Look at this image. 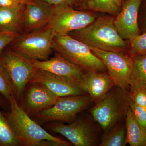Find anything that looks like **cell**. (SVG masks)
<instances>
[{"mask_svg":"<svg viewBox=\"0 0 146 146\" xmlns=\"http://www.w3.org/2000/svg\"><path fill=\"white\" fill-rule=\"evenodd\" d=\"M115 19L112 16L100 17L89 25L70 32L68 35L98 49L125 52L129 44L118 33L114 25Z\"/></svg>","mask_w":146,"mask_h":146,"instance_id":"1","label":"cell"},{"mask_svg":"<svg viewBox=\"0 0 146 146\" xmlns=\"http://www.w3.org/2000/svg\"><path fill=\"white\" fill-rule=\"evenodd\" d=\"M9 102V111L4 114L16 131L20 146H43L44 141H54L62 146L72 145L70 142L52 136L33 119L20 106L15 95Z\"/></svg>","mask_w":146,"mask_h":146,"instance_id":"2","label":"cell"},{"mask_svg":"<svg viewBox=\"0 0 146 146\" xmlns=\"http://www.w3.org/2000/svg\"><path fill=\"white\" fill-rule=\"evenodd\" d=\"M116 86L107 92L90 111L94 119L106 132L125 117L130 107L129 90Z\"/></svg>","mask_w":146,"mask_h":146,"instance_id":"3","label":"cell"},{"mask_svg":"<svg viewBox=\"0 0 146 146\" xmlns=\"http://www.w3.org/2000/svg\"><path fill=\"white\" fill-rule=\"evenodd\" d=\"M55 36L52 30L46 27L36 31L18 35L7 46L30 60H47L54 52Z\"/></svg>","mask_w":146,"mask_h":146,"instance_id":"4","label":"cell"},{"mask_svg":"<svg viewBox=\"0 0 146 146\" xmlns=\"http://www.w3.org/2000/svg\"><path fill=\"white\" fill-rule=\"evenodd\" d=\"M52 48L55 52L84 70H107L104 64L93 53L88 45L68 35H55Z\"/></svg>","mask_w":146,"mask_h":146,"instance_id":"5","label":"cell"},{"mask_svg":"<svg viewBox=\"0 0 146 146\" xmlns=\"http://www.w3.org/2000/svg\"><path fill=\"white\" fill-rule=\"evenodd\" d=\"M93 101L88 94L59 97L52 107L31 117L39 125L56 121L72 123Z\"/></svg>","mask_w":146,"mask_h":146,"instance_id":"6","label":"cell"},{"mask_svg":"<svg viewBox=\"0 0 146 146\" xmlns=\"http://www.w3.org/2000/svg\"><path fill=\"white\" fill-rule=\"evenodd\" d=\"M0 61L9 74L14 87V95L19 103L35 68L31 60L7 46L0 54Z\"/></svg>","mask_w":146,"mask_h":146,"instance_id":"7","label":"cell"},{"mask_svg":"<svg viewBox=\"0 0 146 146\" xmlns=\"http://www.w3.org/2000/svg\"><path fill=\"white\" fill-rule=\"evenodd\" d=\"M95 20V16L89 11L76 10L69 6L59 5L54 6L47 27L52 30L56 36H63L85 27Z\"/></svg>","mask_w":146,"mask_h":146,"instance_id":"8","label":"cell"},{"mask_svg":"<svg viewBox=\"0 0 146 146\" xmlns=\"http://www.w3.org/2000/svg\"><path fill=\"white\" fill-rule=\"evenodd\" d=\"M88 46L104 64L116 86L123 90L129 89V78L132 63L131 56L123 52L106 51L91 46Z\"/></svg>","mask_w":146,"mask_h":146,"instance_id":"9","label":"cell"},{"mask_svg":"<svg viewBox=\"0 0 146 146\" xmlns=\"http://www.w3.org/2000/svg\"><path fill=\"white\" fill-rule=\"evenodd\" d=\"M49 130L59 133L76 146H93L96 145V132L91 123L84 119L76 120L69 125L60 122L47 123Z\"/></svg>","mask_w":146,"mask_h":146,"instance_id":"10","label":"cell"},{"mask_svg":"<svg viewBox=\"0 0 146 146\" xmlns=\"http://www.w3.org/2000/svg\"><path fill=\"white\" fill-rule=\"evenodd\" d=\"M59 97L42 84L29 82L18 104L32 117L52 107Z\"/></svg>","mask_w":146,"mask_h":146,"instance_id":"11","label":"cell"},{"mask_svg":"<svg viewBox=\"0 0 146 146\" xmlns=\"http://www.w3.org/2000/svg\"><path fill=\"white\" fill-rule=\"evenodd\" d=\"M53 9V6L44 0H26L22 15L23 33L36 31L46 27Z\"/></svg>","mask_w":146,"mask_h":146,"instance_id":"12","label":"cell"},{"mask_svg":"<svg viewBox=\"0 0 146 146\" xmlns=\"http://www.w3.org/2000/svg\"><path fill=\"white\" fill-rule=\"evenodd\" d=\"M29 82L42 84L58 97L86 94L72 80L36 68Z\"/></svg>","mask_w":146,"mask_h":146,"instance_id":"13","label":"cell"},{"mask_svg":"<svg viewBox=\"0 0 146 146\" xmlns=\"http://www.w3.org/2000/svg\"><path fill=\"white\" fill-rule=\"evenodd\" d=\"M142 0H126L114 20L118 33L124 40H130L140 35L138 12Z\"/></svg>","mask_w":146,"mask_h":146,"instance_id":"14","label":"cell"},{"mask_svg":"<svg viewBox=\"0 0 146 146\" xmlns=\"http://www.w3.org/2000/svg\"><path fill=\"white\" fill-rule=\"evenodd\" d=\"M86 70L81 78L76 82L79 87L97 102L107 92L116 86L108 74Z\"/></svg>","mask_w":146,"mask_h":146,"instance_id":"15","label":"cell"},{"mask_svg":"<svg viewBox=\"0 0 146 146\" xmlns=\"http://www.w3.org/2000/svg\"><path fill=\"white\" fill-rule=\"evenodd\" d=\"M34 68L71 79L76 82L81 78L84 70L55 52L52 57L45 60H31Z\"/></svg>","mask_w":146,"mask_h":146,"instance_id":"16","label":"cell"},{"mask_svg":"<svg viewBox=\"0 0 146 146\" xmlns=\"http://www.w3.org/2000/svg\"><path fill=\"white\" fill-rule=\"evenodd\" d=\"M25 4L15 7H0V32L23 33L22 19Z\"/></svg>","mask_w":146,"mask_h":146,"instance_id":"17","label":"cell"},{"mask_svg":"<svg viewBox=\"0 0 146 146\" xmlns=\"http://www.w3.org/2000/svg\"><path fill=\"white\" fill-rule=\"evenodd\" d=\"M125 120L127 144L131 146H146V131L137 121L130 107Z\"/></svg>","mask_w":146,"mask_h":146,"instance_id":"18","label":"cell"},{"mask_svg":"<svg viewBox=\"0 0 146 146\" xmlns=\"http://www.w3.org/2000/svg\"><path fill=\"white\" fill-rule=\"evenodd\" d=\"M131 56L132 63L129 88H143L146 90V54Z\"/></svg>","mask_w":146,"mask_h":146,"instance_id":"19","label":"cell"},{"mask_svg":"<svg viewBox=\"0 0 146 146\" xmlns=\"http://www.w3.org/2000/svg\"><path fill=\"white\" fill-rule=\"evenodd\" d=\"M124 0H84V8L109 13L117 16L119 13Z\"/></svg>","mask_w":146,"mask_h":146,"instance_id":"20","label":"cell"},{"mask_svg":"<svg viewBox=\"0 0 146 146\" xmlns=\"http://www.w3.org/2000/svg\"><path fill=\"white\" fill-rule=\"evenodd\" d=\"M20 146L16 131L0 110V146Z\"/></svg>","mask_w":146,"mask_h":146,"instance_id":"21","label":"cell"},{"mask_svg":"<svg viewBox=\"0 0 146 146\" xmlns=\"http://www.w3.org/2000/svg\"><path fill=\"white\" fill-rule=\"evenodd\" d=\"M126 128L123 125L114 127L103 136L100 146H125L127 145Z\"/></svg>","mask_w":146,"mask_h":146,"instance_id":"22","label":"cell"},{"mask_svg":"<svg viewBox=\"0 0 146 146\" xmlns=\"http://www.w3.org/2000/svg\"><path fill=\"white\" fill-rule=\"evenodd\" d=\"M0 93L9 101L15 90L9 74L0 61Z\"/></svg>","mask_w":146,"mask_h":146,"instance_id":"23","label":"cell"},{"mask_svg":"<svg viewBox=\"0 0 146 146\" xmlns=\"http://www.w3.org/2000/svg\"><path fill=\"white\" fill-rule=\"evenodd\" d=\"M129 41L131 56L146 54V33L135 36Z\"/></svg>","mask_w":146,"mask_h":146,"instance_id":"24","label":"cell"},{"mask_svg":"<svg viewBox=\"0 0 146 146\" xmlns=\"http://www.w3.org/2000/svg\"><path fill=\"white\" fill-rule=\"evenodd\" d=\"M130 108L137 121L146 131V108L136 104L131 100Z\"/></svg>","mask_w":146,"mask_h":146,"instance_id":"25","label":"cell"},{"mask_svg":"<svg viewBox=\"0 0 146 146\" xmlns=\"http://www.w3.org/2000/svg\"><path fill=\"white\" fill-rule=\"evenodd\" d=\"M131 100L134 103L146 108V90L143 88H129Z\"/></svg>","mask_w":146,"mask_h":146,"instance_id":"26","label":"cell"},{"mask_svg":"<svg viewBox=\"0 0 146 146\" xmlns=\"http://www.w3.org/2000/svg\"><path fill=\"white\" fill-rule=\"evenodd\" d=\"M19 34L10 32H0V54Z\"/></svg>","mask_w":146,"mask_h":146,"instance_id":"27","label":"cell"},{"mask_svg":"<svg viewBox=\"0 0 146 146\" xmlns=\"http://www.w3.org/2000/svg\"><path fill=\"white\" fill-rule=\"evenodd\" d=\"M44 1L53 6L59 5H67L72 7L75 5L83 1L84 0H44Z\"/></svg>","mask_w":146,"mask_h":146,"instance_id":"28","label":"cell"},{"mask_svg":"<svg viewBox=\"0 0 146 146\" xmlns=\"http://www.w3.org/2000/svg\"><path fill=\"white\" fill-rule=\"evenodd\" d=\"M26 0H0V7L15 8L25 4Z\"/></svg>","mask_w":146,"mask_h":146,"instance_id":"29","label":"cell"},{"mask_svg":"<svg viewBox=\"0 0 146 146\" xmlns=\"http://www.w3.org/2000/svg\"><path fill=\"white\" fill-rule=\"evenodd\" d=\"M7 106L9 107V102L0 93V108L5 109Z\"/></svg>","mask_w":146,"mask_h":146,"instance_id":"30","label":"cell"},{"mask_svg":"<svg viewBox=\"0 0 146 146\" xmlns=\"http://www.w3.org/2000/svg\"><path fill=\"white\" fill-rule=\"evenodd\" d=\"M142 1H144V8L145 11V19H144V24L145 27L146 28V0H142Z\"/></svg>","mask_w":146,"mask_h":146,"instance_id":"31","label":"cell"},{"mask_svg":"<svg viewBox=\"0 0 146 146\" xmlns=\"http://www.w3.org/2000/svg\"><path fill=\"white\" fill-rule=\"evenodd\" d=\"M124 1H125V0H124Z\"/></svg>","mask_w":146,"mask_h":146,"instance_id":"32","label":"cell"}]
</instances>
